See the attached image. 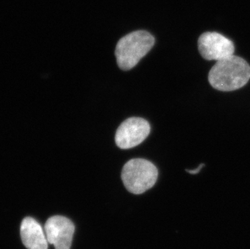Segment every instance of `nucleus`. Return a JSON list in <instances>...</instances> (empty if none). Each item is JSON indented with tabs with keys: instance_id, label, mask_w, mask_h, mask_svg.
Instances as JSON below:
<instances>
[{
	"instance_id": "nucleus-1",
	"label": "nucleus",
	"mask_w": 250,
	"mask_h": 249,
	"mask_svg": "<svg viewBox=\"0 0 250 249\" xmlns=\"http://www.w3.org/2000/svg\"><path fill=\"white\" fill-rule=\"evenodd\" d=\"M250 80V65L235 55L216 62L208 75L210 84L221 92L236 91L246 86Z\"/></svg>"
},
{
	"instance_id": "nucleus-2",
	"label": "nucleus",
	"mask_w": 250,
	"mask_h": 249,
	"mask_svg": "<svg viewBox=\"0 0 250 249\" xmlns=\"http://www.w3.org/2000/svg\"><path fill=\"white\" fill-rule=\"evenodd\" d=\"M154 44L155 38L146 31H135L121 38L115 50L118 66L123 71L135 67Z\"/></svg>"
},
{
	"instance_id": "nucleus-3",
	"label": "nucleus",
	"mask_w": 250,
	"mask_h": 249,
	"mask_svg": "<svg viewBox=\"0 0 250 249\" xmlns=\"http://www.w3.org/2000/svg\"><path fill=\"white\" fill-rule=\"evenodd\" d=\"M158 178V170L148 160L133 159L122 171V180L130 193L141 194L153 187Z\"/></svg>"
},
{
	"instance_id": "nucleus-4",
	"label": "nucleus",
	"mask_w": 250,
	"mask_h": 249,
	"mask_svg": "<svg viewBox=\"0 0 250 249\" xmlns=\"http://www.w3.org/2000/svg\"><path fill=\"white\" fill-rule=\"evenodd\" d=\"M150 131V124L144 118H128L120 124L116 132V144L119 148L124 150L133 148L142 144Z\"/></svg>"
},
{
	"instance_id": "nucleus-5",
	"label": "nucleus",
	"mask_w": 250,
	"mask_h": 249,
	"mask_svg": "<svg viewBox=\"0 0 250 249\" xmlns=\"http://www.w3.org/2000/svg\"><path fill=\"white\" fill-rule=\"evenodd\" d=\"M198 50L203 59L208 61H220L233 55V43L222 34L215 32L203 33L198 38Z\"/></svg>"
},
{
	"instance_id": "nucleus-6",
	"label": "nucleus",
	"mask_w": 250,
	"mask_h": 249,
	"mask_svg": "<svg viewBox=\"0 0 250 249\" xmlns=\"http://www.w3.org/2000/svg\"><path fill=\"white\" fill-rule=\"evenodd\" d=\"M75 225L66 217L56 215L48 219L45 224V234L48 244L55 249H71Z\"/></svg>"
},
{
	"instance_id": "nucleus-7",
	"label": "nucleus",
	"mask_w": 250,
	"mask_h": 249,
	"mask_svg": "<svg viewBox=\"0 0 250 249\" xmlns=\"http://www.w3.org/2000/svg\"><path fill=\"white\" fill-rule=\"evenodd\" d=\"M21 236L22 242L28 249H48L45 230L33 218L27 217L22 221Z\"/></svg>"
},
{
	"instance_id": "nucleus-8",
	"label": "nucleus",
	"mask_w": 250,
	"mask_h": 249,
	"mask_svg": "<svg viewBox=\"0 0 250 249\" xmlns=\"http://www.w3.org/2000/svg\"><path fill=\"white\" fill-rule=\"evenodd\" d=\"M204 166V165L203 164H201L199 166H198V168L197 169L194 170H187V172H189V173H190V174H197V173H198V172H200L201 169H202V167Z\"/></svg>"
}]
</instances>
